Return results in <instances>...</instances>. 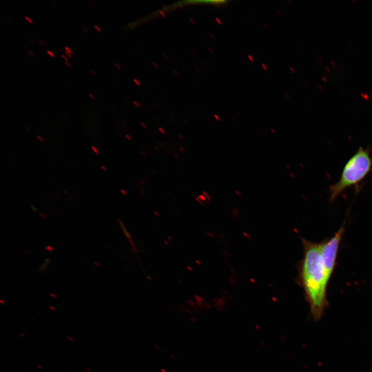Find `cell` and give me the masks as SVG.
Masks as SVG:
<instances>
[{
    "label": "cell",
    "mask_w": 372,
    "mask_h": 372,
    "mask_svg": "<svg viewBox=\"0 0 372 372\" xmlns=\"http://www.w3.org/2000/svg\"><path fill=\"white\" fill-rule=\"evenodd\" d=\"M115 65L119 69H121L120 67L117 63H115Z\"/></svg>",
    "instance_id": "cell-21"
},
{
    "label": "cell",
    "mask_w": 372,
    "mask_h": 372,
    "mask_svg": "<svg viewBox=\"0 0 372 372\" xmlns=\"http://www.w3.org/2000/svg\"><path fill=\"white\" fill-rule=\"evenodd\" d=\"M286 167L288 168V169H290V167L289 165L287 164Z\"/></svg>",
    "instance_id": "cell-27"
},
{
    "label": "cell",
    "mask_w": 372,
    "mask_h": 372,
    "mask_svg": "<svg viewBox=\"0 0 372 372\" xmlns=\"http://www.w3.org/2000/svg\"><path fill=\"white\" fill-rule=\"evenodd\" d=\"M371 149L360 147L346 162L339 180L330 186V201H335L346 190L357 188L369 173L372 172Z\"/></svg>",
    "instance_id": "cell-2"
},
{
    "label": "cell",
    "mask_w": 372,
    "mask_h": 372,
    "mask_svg": "<svg viewBox=\"0 0 372 372\" xmlns=\"http://www.w3.org/2000/svg\"><path fill=\"white\" fill-rule=\"evenodd\" d=\"M236 193L237 194H238V195H239V196L241 195V193H240V192H239L238 191H236Z\"/></svg>",
    "instance_id": "cell-19"
},
{
    "label": "cell",
    "mask_w": 372,
    "mask_h": 372,
    "mask_svg": "<svg viewBox=\"0 0 372 372\" xmlns=\"http://www.w3.org/2000/svg\"><path fill=\"white\" fill-rule=\"evenodd\" d=\"M65 53L70 58H72V56L71 54H69L66 51H65Z\"/></svg>",
    "instance_id": "cell-11"
},
{
    "label": "cell",
    "mask_w": 372,
    "mask_h": 372,
    "mask_svg": "<svg viewBox=\"0 0 372 372\" xmlns=\"http://www.w3.org/2000/svg\"><path fill=\"white\" fill-rule=\"evenodd\" d=\"M50 5H51V6H52V7H54V8L55 9H56V7H55V5H54V4H53V3H50Z\"/></svg>",
    "instance_id": "cell-22"
},
{
    "label": "cell",
    "mask_w": 372,
    "mask_h": 372,
    "mask_svg": "<svg viewBox=\"0 0 372 372\" xmlns=\"http://www.w3.org/2000/svg\"><path fill=\"white\" fill-rule=\"evenodd\" d=\"M68 339H69V340H71V341H74V339H73L72 338H71V337H68Z\"/></svg>",
    "instance_id": "cell-20"
},
{
    "label": "cell",
    "mask_w": 372,
    "mask_h": 372,
    "mask_svg": "<svg viewBox=\"0 0 372 372\" xmlns=\"http://www.w3.org/2000/svg\"><path fill=\"white\" fill-rule=\"evenodd\" d=\"M65 63L66 64H67V65L68 66V67H72V66H71V65H70V64H69V63H68V62H67V61H65Z\"/></svg>",
    "instance_id": "cell-16"
},
{
    "label": "cell",
    "mask_w": 372,
    "mask_h": 372,
    "mask_svg": "<svg viewBox=\"0 0 372 372\" xmlns=\"http://www.w3.org/2000/svg\"><path fill=\"white\" fill-rule=\"evenodd\" d=\"M37 366L38 367H39V368H41V369L42 368V366H39V365H37Z\"/></svg>",
    "instance_id": "cell-28"
},
{
    "label": "cell",
    "mask_w": 372,
    "mask_h": 372,
    "mask_svg": "<svg viewBox=\"0 0 372 372\" xmlns=\"http://www.w3.org/2000/svg\"><path fill=\"white\" fill-rule=\"evenodd\" d=\"M31 207H32V208L33 209H34V211H35V212H37V210H36V209H35V208L34 207V206H33V205H31Z\"/></svg>",
    "instance_id": "cell-18"
},
{
    "label": "cell",
    "mask_w": 372,
    "mask_h": 372,
    "mask_svg": "<svg viewBox=\"0 0 372 372\" xmlns=\"http://www.w3.org/2000/svg\"><path fill=\"white\" fill-rule=\"evenodd\" d=\"M46 53H48V54L50 55L51 57H54V58L55 57V56L52 51L48 50V51H46Z\"/></svg>",
    "instance_id": "cell-4"
},
{
    "label": "cell",
    "mask_w": 372,
    "mask_h": 372,
    "mask_svg": "<svg viewBox=\"0 0 372 372\" xmlns=\"http://www.w3.org/2000/svg\"><path fill=\"white\" fill-rule=\"evenodd\" d=\"M25 17L26 19L28 20V22H29L30 23H33V22L31 20V19H30V18H29V17L27 16H25Z\"/></svg>",
    "instance_id": "cell-7"
},
{
    "label": "cell",
    "mask_w": 372,
    "mask_h": 372,
    "mask_svg": "<svg viewBox=\"0 0 372 372\" xmlns=\"http://www.w3.org/2000/svg\"><path fill=\"white\" fill-rule=\"evenodd\" d=\"M88 96H89V97H90V98H91V99H92V100H95V97H93V96H92V95H91V94H88Z\"/></svg>",
    "instance_id": "cell-12"
},
{
    "label": "cell",
    "mask_w": 372,
    "mask_h": 372,
    "mask_svg": "<svg viewBox=\"0 0 372 372\" xmlns=\"http://www.w3.org/2000/svg\"><path fill=\"white\" fill-rule=\"evenodd\" d=\"M37 40L42 44L44 45H46V43L42 40H41V39H39L38 38H37Z\"/></svg>",
    "instance_id": "cell-8"
},
{
    "label": "cell",
    "mask_w": 372,
    "mask_h": 372,
    "mask_svg": "<svg viewBox=\"0 0 372 372\" xmlns=\"http://www.w3.org/2000/svg\"><path fill=\"white\" fill-rule=\"evenodd\" d=\"M344 232V227L342 226L333 237L320 243L323 265L329 281L335 269L337 254Z\"/></svg>",
    "instance_id": "cell-3"
},
{
    "label": "cell",
    "mask_w": 372,
    "mask_h": 372,
    "mask_svg": "<svg viewBox=\"0 0 372 372\" xmlns=\"http://www.w3.org/2000/svg\"><path fill=\"white\" fill-rule=\"evenodd\" d=\"M82 29H83V30H84V31H85V32L86 33H88V31H87V30L86 29V28H85L84 27H82Z\"/></svg>",
    "instance_id": "cell-15"
},
{
    "label": "cell",
    "mask_w": 372,
    "mask_h": 372,
    "mask_svg": "<svg viewBox=\"0 0 372 372\" xmlns=\"http://www.w3.org/2000/svg\"><path fill=\"white\" fill-rule=\"evenodd\" d=\"M28 54H29V55H30V56H31V57H34V54H33L32 53V52L31 51H30V50H28Z\"/></svg>",
    "instance_id": "cell-10"
},
{
    "label": "cell",
    "mask_w": 372,
    "mask_h": 372,
    "mask_svg": "<svg viewBox=\"0 0 372 372\" xmlns=\"http://www.w3.org/2000/svg\"><path fill=\"white\" fill-rule=\"evenodd\" d=\"M91 149H92V150H93V151H95V153H96V154H97V155H100V154H99V153L98 151L97 150V149H96V148L95 147H91Z\"/></svg>",
    "instance_id": "cell-6"
},
{
    "label": "cell",
    "mask_w": 372,
    "mask_h": 372,
    "mask_svg": "<svg viewBox=\"0 0 372 372\" xmlns=\"http://www.w3.org/2000/svg\"><path fill=\"white\" fill-rule=\"evenodd\" d=\"M271 130L272 132V133H275V132L274 131V129L272 130V129H271Z\"/></svg>",
    "instance_id": "cell-29"
},
{
    "label": "cell",
    "mask_w": 372,
    "mask_h": 372,
    "mask_svg": "<svg viewBox=\"0 0 372 372\" xmlns=\"http://www.w3.org/2000/svg\"><path fill=\"white\" fill-rule=\"evenodd\" d=\"M90 72L92 74L93 76H96V74L92 71V70H90Z\"/></svg>",
    "instance_id": "cell-14"
},
{
    "label": "cell",
    "mask_w": 372,
    "mask_h": 372,
    "mask_svg": "<svg viewBox=\"0 0 372 372\" xmlns=\"http://www.w3.org/2000/svg\"><path fill=\"white\" fill-rule=\"evenodd\" d=\"M290 176H291V177H292L293 178H294L295 177V176H294V174H293V173H290Z\"/></svg>",
    "instance_id": "cell-23"
},
{
    "label": "cell",
    "mask_w": 372,
    "mask_h": 372,
    "mask_svg": "<svg viewBox=\"0 0 372 372\" xmlns=\"http://www.w3.org/2000/svg\"><path fill=\"white\" fill-rule=\"evenodd\" d=\"M20 336H22V337H23V338H25V336H23V334H20Z\"/></svg>",
    "instance_id": "cell-30"
},
{
    "label": "cell",
    "mask_w": 372,
    "mask_h": 372,
    "mask_svg": "<svg viewBox=\"0 0 372 372\" xmlns=\"http://www.w3.org/2000/svg\"><path fill=\"white\" fill-rule=\"evenodd\" d=\"M28 39L33 43H34V41L29 37H28Z\"/></svg>",
    "instance_id": "cell-17"
},
{
    "label": "cell",
    "mask_w": 372,
    "mask_h": 372,
    "mask_svg": "<svg viewBox=\"0 0 372 372\" xmlns=\"http://www.w3.org/2000/svg\"><path fill=\"white\" fill-rule=\"evenodd\" d=\"M64 49L65 50V51L67 52L69 54H72V51H71V50H70V49L69 48H68L67 46H65Z\"/></svg>",
    "instance_id": "cell-5"
},
{
    "label": "cell",
    "mask_w": 372,
    "mask_h": 372,
    "mask_svg": "<svg viewBox=\"0 0 372 372\" xmlns=\"http://www.w3.org/2000/svg\"><path fill=\"white\" fill-rule=\"evenodd\" d=\"M89 2L91 4V5H94V4H93V3L92 1H91V0H89Z\"/></svg>",
    "instance_id": "cell-25"
},
{
    "label": "cell",
    "mask_w": 372,
    "mask_h": 372,
    "mask_svg": "<svg viewBox=\"0 0 372 372\" xmlns=\"http://www.w3.org/2000/svg\"><path fill=\"white\" fill-rule=\"evenodd\" d=\"M39 139L40 140L41 142H43V140L42 138L40 137L39 136H37Z\"/></svg>",
    "instance_id": "cell-24"
},
{
    "label": "cell",
    "mask_w": 372,
    "mask_h": 372,
    "mask_svg": "<svg viewBox=\"0 0 372 372\" xmlns=\"http://www.w3.org/2000/svg\"><path fill=\"white\" fill-rule=\"evenodd\" d=\"M304 253L299 265V282L303 288L313 318L319 320L328 306L329 281L324 269L320 243L302 240Z\"/></svg>",
    "instance_id": "cell-1"
},
{
    "label": "cell",
    "mask_w": 372,
    "mask_h": 372,
    "mask_svg": "<svg viewBox=\"0 0 372 372\" xmlns=\"http://www.w3.org/2000/svg\"><path fill=\"white\" fill-rule=\"evenodd\" d=\"M95 28H96V29H97V31H98L99 32H100V33L101 32V29H100V27H99V26H97V25H95Z\"/></svg>",
    "instance_id": "cell-9"
},
{
    "label": "cell",
    "mask_w": 372,
    "mask_h": 372,
    "mask_svg": "<svg viewBox=\"0 0 372 372\" xmlns=\"http://www.w3.org/2000/svg\"><path fill=\"white\" fill-rule=\"evenodd\" d=\"M61 56H62V58H63V59H64V60H65V61H67L68 59L67 58V57H66V56H65V55H61Z\"/></svg>",
    "instance_id": "cell-13"
},
{
    "label": "cell",
    "mask_w": 372,
    "mask_h": 372,
    "mask_svg": "<svg viewBox=\"0 0 372 372\" xmlns=\"http://www.w3.org/2000/svg\"><path fill=\"white\" fill-rule=\"evenodd\" d=\"M102 168H103V169H104V170H105V171H107V169H106V168H105L104 167H103V166H102Z\"/></svg>",
    "instance_id": "cell-26"
}]
</instances>
